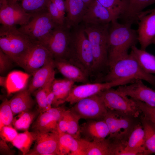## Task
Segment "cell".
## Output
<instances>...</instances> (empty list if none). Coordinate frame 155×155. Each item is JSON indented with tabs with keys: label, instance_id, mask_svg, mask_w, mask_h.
Instances as JSON below:
<instances>
[{
	"label": "cell",
	"instance_id": "6da1fadb",
	"mask_svg": "<svg viewBox=\"0 0 155 155\" xmlns=\"http://www.w3.org/2000/svg\"><path fill=\"white\" fill-rule=\"evenodd\" d=\"M129 23L121 24L117 20L109 24L108 39V63L109 68L129 54L128 51L138 41L137 31Z\"/></svg>",
	"mask_w": 155,
	"mask_h": 155
},
{
	"label": "cell",
	"instance_id": "7a4b0ae2",
	"mask_svg": "<svg viewBox=\"0 0 155 155\" xmlns=\"http://www.w3.org/2000/svg\"><path fill=\"white\" fill-rule=\"evenodd\" d=\"M110 24H84L83 26L92 49L94 63L93 73L100 74L108 67V39Z\"/></svg>",
	"mask_w": 155,
	"mask_h": 155
},
{
	"label": "cell",
	"instance_id": "3957f363",
	"mask_svg": "<svg viewBox=\"0 0 155 155\" xmlns=\"http://www.w3.org/2000/svg\"><path fill=\"white\" fill-rule=\"evenodd\" d=\"M75 28L71 32L67 60L78 66L89 76L93 73L94 63L91 44L83 26Z\"/></svg>",
	"mask_w": 155,
	"mask_h": 155
},
{
	"label": "cell",
	"instance_id": "277c9868",
	"mask_svg": "<svg viewBox=\"0 0 155 155\" xmlns=\"http://www.w3.org/2000/svg\"><path fill=\"white\" fill-rule=\"evenodd\" d=\"M34 42L16 26H0V49L18 65Z\"/></svg>",
	"mask_w": 155,
	"mask_h": 155
},
{
	"label": "cell",
	"instance_id": "5b68a950",
	"mask_svg": "<svg viewBox=\"0 0 155 155\" xmlns=\"http://www.w3.org/2000/svg\"><path fill=\"white\" fill-rule=\"evenodd\" d=\"M123 78L144 80L155 87V75L145 72L130 53L110 68L108 72L99 79V82H109Z\"/></svg>",
	"mask_w": 155,
	"mask_h": 155
},
{
	"label": "cell",
	"instance_id": "8992f818",
	"mask_svg": "<svg viewBox=\"0 0 155 155\" xmlns=\"http://www.w3.org/2000/svg\"><path fill=\"white\" fill-rule=\"evenodd\" d=\"M135 119L123 113L108 109L104 120L109 131V138L125 146L133 129L138 123L136 122Z\"/></svg>",
	"mask_w": 155,
	"mask_h": 155
},
{
	"label": "cell",
	"instance_id": "52a82bcc",
	"mask_svg": "<svg viewBox=\"0 0 155 155\" xmlns=\"http://www.w3.org/2000/svg\"><path fill=\"white\" fill-rule=\"evenodd\" d=\"M58 25L47 10L34 14L27 24L18 29L33 42L42 44L53 30Z\"/></svg>",
	"mask_w": 155,
	"mask_h": 155
},
{
	"label": "cell",
	"instance_id": "ba28073f",
	"mask_svg": "<svg viewBox=\"0 0 155 155\" xmlns=\"http://www.w3.org/2000/svg\"><path fill=\"white\" fill-rule=\"evenodd\" d=\"M98 94L108 109L118 111L136 118L141 113L134 99L112 88L104 90Z\"/></svg>",
	"mask_w": 155,
	"mask_h": 155
},
{
	"label": "cell",
	"instance_id": "9c48e42d",
	"mask_svg": "<svg viewBox=\"0 0 155 155\" xmlns=\"http://www.w3.org/2000/svg\"><path fill=\"white\" fill-rule=\"evenodd\" d=\"M133 80L131 78H123L117 80L106 82L87 83L78 86H74L65 102L74 104L82 99L98 94L106 89L116 86L127 84L131 83Z\"/></svg>",
	"mask_w": 155,
	"mask_h": 155
},
{
	"label": "cell",
	"instance_id": "30bf717a",
	"mask_svg": "<svg viewBox=\"0 0 155 155\" xmlns=\"http://www.w3.org/2000/svg\"><path fill=\"white\" fill-rule=\"evenodd\" d=\"M69 28L65 24L58 26L42 44L51 52L54 59L67 60L70 40Z\"/></svg>",
	"mask_w": 155,
	"mask_h": 155
},
{
	"label": "cell",
	"instance_id": "8fae6325",
	"mask_svg": "<svg viewBox=\"0 0 155 155\" xmlns=\"http://www.w3.org/2000/svg\"><path fill=\"white\" fill-rule=\"evenodd\" d=\"M80 119L104 120L108 109L97 94L78 101L70 109Z\"/></svg>",
	"mask_w": 155,
	"mask_h": 155
},
{
	"label": "cell",
	"instance_id": "7c38bea8",
	"mask_svg": "<svg viewBox=\"0 0 155 155\" xmlns=\"http://www.w3.org/2000/svg\"><path fill=\"white\" fill-rule=\"evenodd\" d=\"M54 60L49 50L42 44L34 42L21 60L18 66L32 75L36 71Z\"/></svg>",
	"mask_w": 155,
	"mask_h": 155
},
{
	"label": "cell",
	"instance_id": "4fadbf2b",
	"mask_svg": "<svg viewBox=\"0 0 155 155\" xmlns=\"http://www.w3.org/2000/svg\"><path fill=\"white\" fill-rule=\"evenodd\" d=\"M34 14L26 13L17 3L0 2V23L6 26H21L27 24Z\"/></svg>",
	"mask_w": 155,
	"mask_h": 155
},
{
	"label": "cell",
	"instance_id": "5bb4252c",
	"mask_svg": "<svg viewBox=\"0 0 155 155\" xmlns=\"http://www.w3.org/2000/svg\"><path fill=\"white\" fill-rule=\"evenodd\" d=\"M137 23L138 41L141 49L146 50L155 37V8L142 12Z\"/></svg>",
	"mask_w": 155,
	"mask_h": 155
},
{
	"label": "cell",
	"instance_id": "9a60e30c",
	"mask_svg": "<svg viewBox=\"0 0 155 155\" xmlns=\"http://www.w3.org/2000/svg\"><path fill=\"white\" fill-rule=\"evenodd\" d=\"M116 90L122 94L155 106V90L145 85L142 80H135L129 85L119 86Z\"/></svg>",
	"mask_w": 155,
	"mask_h": 155
},
{
	"label": "cell",
	"instance_id": "2e32d148",
	"mask_svg": "<svg viewBox=\"0 0 155 155\" xmlns=\"http://www.w3.org/2000/svg\"><path fill=\"white\" fill-rule=\"evenodd\" d=\"M35 143L27 155H57L59 133L58 129L46 132L34 131Z\"/></svg>",
	"mask_w": 155,
	"mask_h": 155
},
{
	"label": "cell",
	"instance_id": "e0dca14e",
	"mask_svg": "<svg viewBox=\"0 0 155 155\" xmlns=\"http://www.w3.org/2000/svg\"><path fill=\"white\" fill-rule=\"evenodd\" d=\"M119 18V16L104 6L97 0H93L87 7L82 21L84 24H106Z\"/></svg>",
	"mask_w": 155,
	"mask_h": 155
},
{
	"label": "cell",
	"instance_id": "ac0fdd59",
	"mask_svg": "<svg viewBox=\"0 0 155 155\" xmlns=\"http://www.w3.org/2000/svg\"><path fill=\"white\" fill-rule=\"evenodd\" d=\"M148 155L145 144V134L141 123L135 126L125 146H121L116 155Z\"/></svg>",
	"mask_w": 155,
	"mask_h": 155
},
{
	"label": "cell",
	"instance_id": "d6986e66",
	"mask_svg": "<svg viewBox=\"0 0 155 155\" xmlns=\"http://www.w3.org/2000/svg\"><path fill=\"white\" fill-rule=\"evenodd\" d=\"M79 148L77 155H114L115 144L109 137L98 141L78 139Z\"/></svg>",
	"mask_w": 155,
	"mask_h": 155
},
{
	"label": "cell",
	"instance_id": "ffe728a7",
	"mask_svg": "<svg viewBox=\"0 0 155 155\" xmlns=\"http://www.w3.org/2000/svg\"><path fill=\"white\" fill-rule=\"evenodd\" d=\"M80 127L83 138L90 141L104 139L110 134L108 127L104 120H89Z\"/></svg>",
	"mask_w": 155,
	"mask_h": 155
},
{
	"label": "cell",
	"instance_id": "44dd1931",
	"mask_svg": "<svg viewBox=\"0 0 155 155\" xmlns=\"http://www.w3.org/2000/svg\"><path fill=\"white\" fill-rule=\"evenodd\" d=\"M55 67L66 78L74 82L88 83V75L81 68L67 60L54 59Z\"/></svg>",
	"mask_w": 155,
	"mask_h": 155
},
{
	"label": "cell",
	"instance_id": "7402d4cb",
	"mask_svg": "<svg viewBox=\"0 0 155 155\" xmlns=\"http://www.w3.org/2000/svg\"><path fill=\"white\" fill-rule=\"evenodd\" d=\"M67 15L65 24L68 27L77 26L82 21L87 7L82 0H65Z\"/></svg>",
	"mask_w": 155,
	"mask_h": 155
},
{
	"label": "cell",
	"instance_id": "603a6c76",
	"mask_svg": "<svg viewBox=\"0 0 155 155\" xmlns=\"http://www.w3.org/2000/svg\"><path fill=\"white\" fill-rule=\"evenodd\" d=\"M55 67L54 60L32 74L31 81L28 88L31 94L51 80L55 78Z\"/></svg>",
	"mask_w": 155,
	"mask_h": 155
},
{
	"label": "cell",
	"instance_id": "cb8c5ba5",
	"mask_svg": "<svg viewBox=\"0 0 155 155\" xmlns=\"http://www.w3.org/2000/svg\"><path fill=\"white\" fill-rule=\"evenodd\" d=\"M31 93L26 88L14 95L9 100L13 115L31 110L34 104Z\"/></svg>",
	"mask_w": 155,
	"mask_h": 155
},
{
	"label": "cell",
	"instance_id": "d4e9b609",
	"mask_svg": "<svg viewBox=\"0 0 155 155\" xmlns=\"http://www.w3.org/2000/svg\"><path fill=\"white\" fill-rule=\"evenodd\" d=\"M74 83L67 78L54 79L51 86V89L54 95L52 105L54 107H57L64 103L65 100L74 86Z\"/></svg>",
	"mask_w": 155,
	"mask_h": 155
},
{
	"label": "cell",
	"instance_id": "484cf974",
	"mask_svg": "<svg viewBox=\"0 0 155 155\" xmlns=\"http://www.w3.org/2000/svg\"><path fill=\"white\" fill-rule=\"evenodd\" d=\"M30 74L22 71L15 70L6 76L5 88L8 95L18 92L26 88Z\"/></svg>",
	"mask_w": 155,
	"mask_h": 155
},
{
	"label": "cell",
	"instance_id": "4316f807",
	"mask_svg": "<svg viewBox=\"0 0 155 155\" xmlns=\"http://www.w3.org/2000/svg\"><path fill=\"white\" fill-rule=\"evenodd\" d=\"M155 3V0H129L127 8L120 16L124 23L132 24L138 21V17L146 7Z\"/></svg>",
	"mask_w": 155,
	"mask_h": 155
},
{
	"label": "cell",
	"instance_id": "83f0119b",
	"mask_svg": "<svg viewBox=\"0 0 155 155\" xmlns=\"http://www.w3.org/2000/svg\"><path fill=\"white\" fill-rule=\"evenodd\" d=\"M59 140L57 155H77L79 148L78 139H77L58 129Z\"/></svg>",
	"mask_w": 155,
	"mask_h": 155
},
{
	"label": "cell",
	"instance_id": "f1b7e54d",
	"mask_svg": "<svg viewBox=\"0 0 155 155\" xmlns=\"http://www.w3.org/2000/svg\"><path fill=\"white\" fill-rule=\"evenodd\" d=\"M133 55L142 69L148 73L155 74V56L146 51L138 49L134 45L131 48Z\"/></svg>",
	"mask_w": 155,
	"mask_h": 155
},
{
	"label": "cell",
	"instance_id": "f546056e",
	"mask_svg": "<svg viewBox=\"0 0 155 155\" xmlns=\"http://www.w3.org/2000/svg\"><path fill=\"white\" fill-rule=\"evenodd\" d=\"M58 122L48 111L40 113L32 127L34 131L46 132L58 129Z\"/></svg>",
	"mask_w": 155,
	"mask_h": 155
},
{
	"label": "cell",
	"instance_id": "4dcf8cb0",
	"mask_svg": "<svg viewBox=\"0 0 155 155\" xmlns=\"http://www.w3.org/2000/svg\"><path fill=\"white\" fill-rule=\"evenodd\" d=\"M140 123L144 132L145 146L148 155L155 154V125L143 115Z\"/></svg>",
	"mask_w": 155,
	"mask_h": 155
},
{
	"label": "cell",
	"instance_id": "1f68e13d",
	"mask_svg": "<svg viewBox=\"0 0 155 155\" xmlns=\"http://www.w3.org/2000/svg\"><path fill=\"white\" fill-rule=\"evenodd\" d=\"M36 138L35 132H30L28 131L18 134L11 142L13 145L18 149L25 155L30 150V147Z\"/></svg>",
	"mask_w": 155,
	"mask_h": 155
},
{
	"label": "cell",
	"instance_id": "d6a6232c",
	"mask_svg": "<svg viewBox=\"0 0 155 155\" xmlns=\"http://www.w3.org/2000/svg\"><path fill=\"white\" fill-rule=\"evenodd\" d=\"M50 0H13L12 4L17 3L26 13L35 14L47 10Z\"/></svg>",
	"mask_w": 155,
	"mask_h": 155
},
{
	"label": "cell",
	"instance_id": "836d02e7",
	"mask_svg": "<svg viewBox=\"0 0 155 155\" xmlns=\"http://www.w3.org/2000/svg\"><path fill=\"white\" fill-rule=\"evenodd\" d=\"M37 114V112L31 110L22 112L13 117L12 124L15 129L28 131Z\"/></svg>",
	"mask_w": 155,
	"mask_h": 155
},
{
	"label": "cell",
	"instance_id": "e575fe53",
	"mask_svg": "<svg viewBox=\"0 0 155 155\" xmlns=\"http://www.w3.org/2000/svg\"><path fill=\"white\" fill-rule=\"evenodd\" d=\"M55 78L51 80L33 92L38 106V111L39 113L46 111V98L51 90V84Z\"/></svg>",
	"mask_w": 155,
	"mask_h": 155
},
{
	"label": "cell",
	"instance_id": "d590c367",
	"mask_svg": "<svg viewBox=\"0 0 155 155\" xmlns=\"http://www.w3.org/2000/svg\"><path fill=\"white\" fill-rule=\"evenodd\" d=\"M13 116L9 100L5 99L0 106V129L4 126L11 125Z\"/></svg>",
	"mask_w": 155,
	"mask_h": 155
},
{
	"label": "cell",
	"instance_id": "8d00e7d4",
	"mask_svg": "<svg viewBox=\"0 0 155 155\" xmlns=\"http://www.w3.org/2000/svg\"><path fill=\"white\" fill-rule=\"evenodd\" d=\"M68 128L66 133L74 137L79 139L80 138V127L79 125L80 119L75 115L70 109L66 110Z\"/></svg>",
	"mask_w": 155,
	"mask_h": 155
},
{
	"label": "cell",
	"instance_id": "74e56055",
	"mask_svg": "<svg viewBox=\"0 0 155 155\" xmlns=\"http://www.w3.org/2000/svg\"><path fill=\"white\" fill-rule=\"evenodd\" d=\"M97 0L104 6L119 16L120 18L128 7L127 5L122 0Z\"/></svg>",
	"mask_w": 155,
	"mask_h": 155
},
{
	"label": "cell",
	"instance_id": "f35d334b",
	"mask_svg": "<svg viewBox=\"0 0 155 155\" xmlns=\"http://www.w3.org/2000/svg\"><path fill=\"white\" fill-rule=\"evenodd\" d=\"M134 100L143 116L155 125V106H151L142 102Z\"/></svg>",
	"mask_w": 155,
	"mask_h": 155
},
{
	"label": "cell",
	"instance_id": "ab89813d",
	"mask_svg": "<svg viewBox=\"0 0 155 155\" xmlns=\"http://www.w3.org/2000/svg\"><path fill=\"white\" fill-rule=\"evenodd\" d=\"M47 11L51 18L58 25L65 24V18L62 16L55 5L51 0L48 5Z\"/></svg>",
	"mask_w": 155,
	"mask_h": 155
},
{
	"label": "cell",
	"instance_id": "60d3db41",
	"mask_svg": "<svg viewBox=\"0 0 155 155\" xmlns=\"http://www.w3.org/2000/svg\"><path fill=\"white\" fill-rule=\"evenodd\" d=\"M14 62L0 49V73L3 76L12 67Z\"/></svg>",
	"mask_w": 155,
	"mask_h": 155
},
{
	"label": "cell",
	"instance_id": "b9f144b4",
	"mask_svg": "<svg viewBox=\"0 0 155 155\" xmlns=\"http://www.w3.org/2000/svg\"><path fill=\"white\" fill-rule=\"evenodd\" d=\"M18 134L16 129L11 125L4 126L0 129L1 138L6 142H11Z\"/></svg>",
	"mask_w": 155,
	"mask_h": 155
},
{
	"label": "cell",
	"instance_id": "7bdbcfd3",
	"mask_svg": "<svg viewBox=\"0 0 155 155\" xmlns=\"http://www.w3.org/2000/svg\"><path fill=\"white\" fill-rule=\"evenodd\" d=\"M66 110L64 111L58 122V128L61 131L66 133L68 130V124Z\"/></svg>",
	"mask_w": 155,
	"mask_h": 155
},
{
	"label": "cell",
	"instance_id": "ee69618b",
	"mask_svg": "<svg viewBox=\"0 0 155 155\" xmlns=\"http://www.w3.org/2000/svg\"><path fill=\"white\" fill-rule=\"evenodd\" d=\"M0 152L2 154L13 155L14 151L8 146L6 141L1 139L0 141Z\"/></svg>",
	"mask_w": 155,
	"mask_h": 155
},
{
	"label": "cell",
	"instance_id": "f6af8a7d",
	"mask_svg": "<svg viewBox=\"0 0 155 155\" xmlns=\"http://www.w3.org/2000/svg\"><path fill=\"white\" fill-rule=\"evenodd\" d=\"M55 5L57 8L64 17L65 18L66 8L65 0H51Z\"/></svg>",
	"mask_w": 155,
	"mask_h": 155
},
{
	"label": "cell",
	"instance_id": "bcb514c9",
	"mask_svg": "<svg viewBox=\"0 0 155 155\" xmlns=\"http://www.w3.org/2000/svg\"><path fill=\"white\" fill-rule=\"evenodd\" d=\"M54 98V95L51 89L48 94L46 99V111H47L52 107V106Z\"/></svg>",
	"mask_w": 155,
	"mask_h": 155
},
{
	"label": "cell",
	"instance_id": "7dc6e473",
	"mask_svg": "<svg viewBox=\"0 0 155 155\" xmlns=\"http://www.w3.org/2000/svg\"><path fill=\"white\" fill-rule=\"evenodd\" d=\"M6 77L3 75L0 76V85L1 86L5 88Z\"/></svg>",
	"mask_w": 155,
	"mask_h": 155
},
{
	"label": "cell",
	"instance_id": "c3c4849f",
	"mask_svg": "<svg viewBox=\"0 0 155 155\" xmlns=\"http://www.w3.org/2000/svg\"><path fill=\"white\" fill-rule=\"evenodd\" d=\"M93 0H82L87 7Z\"/></svg>",
	"mask_w": 155,
	"mask_h": 155
},
{
	"label": "cell",
	"instance_id": "681fc988",
	"mask_svg": "<svg viewBox=\"0 0 155 155\" xmlns=\"http://www.w3.org/2000/svg\"><path fill=\"white\" fill-rule=\"evenodd\" d=\"M123 2H124L125 3H126L128 5V4L129 2V0H122Z\"/></svg>",
	"mask_w": 155,
	"mask_h": 155
},
{
	"label": "cell",
	"instance_id": "f907efd6",
	"mask_svg": "<svg viewBox=\"0 0 155 155\" xmlns=\"http://www.w3.org/2000/svg\"><path fill=\"white\" fill-rule=\"evenodd\" d=\"M152 44H155V37L153 40L152 42Z\"/></svg>",
	"mask_w": 155,
	"mask_h": 155
},
{
	"label": "cell",
	"instance_id": "816d5d0a",
	"mask_svg": "<svg viewBox=\"0 0 155 155\" xmlns=\"http://www.w3.org/2000/svg\"><path fill=\"white\" fill-rule=\"evenodd\" d=\"M13 0H7V1L8 3H9L11 2Z\"/></svg>",
	"mask_w": 155,
	"mask_h": 155
},
{
	"label": "cell",
	"instance_id": "f5cc1de1",
	"mask_svg": "<svg viewBox=\"0 0 155 155\" xmlns=\"http://www.w3.org/2000/svg\"><path fill=\"white\" fill-rule=\"evenodd\" d=\"M4 0H0V2L3 1H4Z\"/></svg>",
	"mask_w": 155,
	"mask_h": 155
}]
</instances>
